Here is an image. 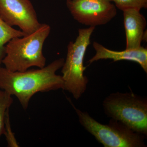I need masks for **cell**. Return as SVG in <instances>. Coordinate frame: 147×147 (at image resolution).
<instances>
[{
    "instance_id": "obj_1",
    "label": "cell",
    "mask_w": 147,
    "mask_h": 147,
    "mask_svg": "<svg viewBox=\"0 0 147 147\" xmlns=\"http://www.w3.org/2000/svg\"><path fill=\"white\" fill-rule=\"evenodd\" d=\"M65 59L60 58L42 68L23 71H9L0 66V89L14 96L24 110L30 100L38 92L63 90L62 76L57 71L62 68Z\"/></svg>"
},
{
    "instance_id": "obj_2",
    "label": "cell",
    "mask_w": 147,
    "mask_h": 147,
    "mask_svg": "<svg viewBox=\"0 0 147 147\" xmlns=\"http://www.w3.org/2000/svg\"><path fill=\"white\" fill-rule=\"evenodd\" d=\"M50 32L49 25L42 24L34 32L11 40L5 45L2 61L5 67L11 71H23L32 67H44L46 59L42 49Z\"/></svg>"
},
{
    "instance_id": "obj_3",
    "label": "cell",
    "mask_w": 147,
    "mask_h": 147,
    "mask_svg": "<svg viewBox=\"0 0 147 147\" xmlns=\"http://www.w3.org/2000/svg\"><path fill=\"white\" fill-rule=\"evenodd\" d=\"M78 115L79 123L105 147H146V136L132 130L120 121L111 119L108 124L100 123L88 113L79 110L67 97Z\"/></svg>"
},
{
    "instance_id": "obj_4",
    "label": "cell",
    "mask_w": 147,
    "mask_h": 147,
    "mask_svg": "<svg viewBox=\"0 0 147 147\" xmlns=\"http://www.w3.org/2000/svg\"><path fill=\"white\" fill-rule=\"evenodd\" d=\"M107 117L147 136V99L129 92L110 94L102 102Z\"/></svg>"
},
{
    "instance_id": "obj_5",
    "label": "cell",
    "mask_w": 147,
    "mask_h": 147,
    "mask_svg": "<svg viewBox=\"0 0 147 147\" xmlns=\"http://www.w3.org/2000/svg\"><path fill=\"white\" fill-rule=\"evenodd\" d=\"M95 27L79 29L74 42L70 41L67 54L62 67L64 82L63 90L67 91L78 100L86 90L89 80L84 74L86 67L84 66L85 54L90 44V38Z\"/></svg>"
},
{
    "instance_id": "obj_6",
    "label": "cell",
    "mask_w": 147,
    "mask_h": 147,
    "mask_svg": "<svg viewBox=\"0 0 147 147\" xmlns=\"http://www.w3.org/2000/svg\"><path fill=\"white\" fill-rule=\"evenodd\" d=\"M111 0H67L66 6L73 18L89 27L108 24L117 14Z\"/></svg>"
},
{
    "instance_id": "obj_7",
    "label": "cell",
    "mask_w": 147,
    "mask_h": 147,
    "mask_svg": "<svg viewBox=\"0 0 147 147\" xmlns=\"http://www.w3.org/2000/svg\"><path fill=\"white\" fill-rule=\"evenodd\" d=\"M0 17L9 26L18 27L25 35L34 32L42 24L30 0H0Z\"/></svg>"
},
{
    "instance_id": "obj_8",
    "label": "cell",
    "mask_w": 147,
    "mask_h": 147,
    "mask_svg": "<svg viewBox=\"0 0 147 147\" xmlns=\"http://www.w3.org/2000/svg\"><path fill=\"white\" fill-rule=\"evenodd\" d=\"M95 55L88 61L90 64L100 60H113V61H128L139 64L144 71L147 73V49L141 46L136 49H127L121 51H114L108 49L97 42L93 43Z\"/></svg>"
},
{
    "instance_id": "obj_9",
    "label": "cell",
    "mask_w": 147,
    "mask_h": 147,
    "mask_svg": "<svg viewBox=\"0 0 147 147\" xmlns=\"http://www.w3.org/2000/svg\"><path fill=\"white\" fill-rule=\"evenodd\" d=\"M123 11L126 35V49L139 48L142 46V41H146V18L138 9H129Z\"/></svg>"
},
{
    "instance_id": "obj_10",
    "label": "cell",
    "mask_w": 147,
    "mask_h": 147,
    "mask_svg": "<svg viewBox=\"0 0 147 147\" xmlns=\"http://www.w3.org/2000/svg\"><path fill=\"white\" fill-rule=\"evenodd\" d=\"M25 35L21 30H16L9 26L0 17V66L5 56V45L7 42L14 38Z\"/></svg>"
},
{
    "instance_id": "obj_11",
    "label": "cell",
    "mask_w": 147,
    "mask_h": 147,
    "mask_svg": "<svg viewBox=\"0 0 147 147\" xmlns=\"http://www.w3.org/2000/svg\"><path fill=\"white\" fill-rule=\"evenodd\" d=\"M13 102L11 95L5 91L0 90V138L4 131L6 113Z\"/></svg>"
},
{
    "instance_id": "obj_12",
    "label": "cell",
    "mask_w": 147,
    "mask_h": 147,
    "mask_svg": "<svg viewBox=\"0 0 147 147\" xmlns=\"http://www.w3.org/2000/svg\"><path fill=\"white\" fill-rule=\"evenodd\" d=\"M115 4L116 7L123 11L129 9H135L141 10L146 9L147 0H111Z\"/></svg>"
},
{
    "instance_id": "obj_13",
    "label": "cell",
    "mask_w": 147,
    "mask_h": 147,
    "mask_svg": "<svg viewBox=\"0 0 147 147\" xmlns=\"http://www.w3.org/2000/svg\"><path fill=\"white\" fill-rule=\"evenodd\" d=\"M3 134L6 137L8 146L10 147H19L18 142L15 138L14 133L11 130L9 116V109L7 111L5 122L4 131Z\"/></svg>"
}]
</instances>
